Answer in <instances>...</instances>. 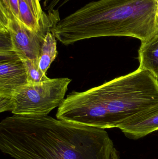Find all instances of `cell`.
I'll use <instances>...</instances> for the list:
<instances>
[{
	"mask_svg": "<svg viewBox=\"0 0 158 159\" xmlns=\"http://www.w3.org/2000/svg\"><path fill=\"white\" fill-rule=\"evenodd\" d=\"M104 129L47 116L15 115L0 122V149L15 159H111Z\"/></svg>",
	"mask_w": 158,
	"mask_h": 159,
	"instance_id": "6da1fadb",
	"label": "cell"
},
{
	"mask_svg": "<svg viewBox=\"0 0 158 159\" xmlns=\"http://www.w3.org/2000/svg\"><path fill=\"white\" fill-rule=\"evenodd\" d=\"M158 0H98L60 20L51 32L65 45L85 39L127 36L147 42L158 33Z\"/></svg>",
	"mask_w": 158,
	"mask_h": 159,
	"instance_id": "7a4b0ae2",
	"label": "cell"
},
{
	"mask_svg": "<svg viewBox=\"0 0 158 159\" xmlns=\"http://www.w3.org/2000/svg\"><path fill=\"white\" fill-rule=\"evenodd\" d=\"M89 90L107 111L113 128L158 105V78L139 68Z\"/></svg>",
	"mask_w": 158,
	"mask_h": 159,
	"instance_id": "3957f363",
	"label": "cell"
},
{
	"mask_svg": "<svg viewBox=\"0 0 158 159\" xmlns=\"http://www.w3.org/2000/svg\"><path fill=\"white\" fill-rule=\"evenodd\" d=\"M71 81L67 77L50 78L22 86L11 98V112L18 116H47L62 103Z\"/></svg>",
	"mask_w": 158,
	"mask_h": 159,
	"instance_id": "277c9868",
	"label": "cell"
},
{
	"mask_svg": "<svg viewBox=\"0 0 158 159\" xmlns=\"http://www.w3.org/2000/svg\"><path fill=\"white\" fill-rule=\"evenodd\" d=\"M0 28L9 33L14 51L21 60H39L41 48L46 34L36 33L17 20L0 6Z\"/></svg>",
	"mask_w": 158,
	"mask_h": 159,
	"instance_id": "5b68a950",
	"label": "cell"
},
{
	"mask_svg": "<svg viewBox=\"0 0 158 159\" xmlns=\"http://www.w3.org/2000/svg\"><path fill=\"white\" fill-rule=\"evenodd\" d=\"M28 83L24 63L18 57L0 60V97L12 98Z\"/></svg>",
	"mask_w": 158,
	"mask_h": 159,
	"instance_id": "8992f818",
	"label": "cell"
},
{
	"mask_svg": "<svg viewBox=\"0 0 158 159\" xmlns=\"http://www.w3.org/2000/svg\"><path fill=\"white\" fill-rule=\"evenodd\" d=\"M129 139L138 140L158 130V105L118 127Z\"/></svg>",
	"mask_w": 158,
	"mask_h": 159,
	"instance_id": "52a82bcc",
	"label": "cell"
},
{
	"mask_svg": "<svg viewBox=\"0 0 158 159\" xmlns=\"http://www.w3.org/2000/svg\"><path fill=\"white\" fill-rule=\"evenodd\" d=\"M139 69L149 72L158 78V33L141 43L138 50Z\"/></svg>",
	"mask_w": 158,
	"mask_h": 159,
	"instance_id": "ba28073f",
	"label": "cell"
},
{
	"mask_svg": "<svg viewBox=\"0 0 158 159\" xmlns=\"http://www.w3.org/2000/svg\"><path fill=\"white\" fill-rule=\"evenodd\" d=\"M56 37L51 32L47 33L41 48L39 65L44 73L46 74L58 55Z\"/></svg>",
	"mask_w": 158,
	"mask_h": 159,
	"instance_id": "9c48e42d",
	"label": "cell"
},
{
	"mask_svg": "<svg viewBox=\"0 0 158 159\" xmlns=\"http://www.w3.org/2000/svg\"><path fill=\"white\" fill-rule=\"evenodd\" d=\"M37 20L43 26L53 27L59 20L58 14L44 12L40 0H25Z\"/></svg>",
	"mask_w": 158,
	"mask_h": 159,
	"instance_id": "30bf717a",
	"label": "cell"
},
{
	"mask_svg": "<svg viewBox=\"0 0 158 159\" xmlns=\"http://www.w3.org/2000/svg\"><path fill=\"white\" fill-rule=\"evenodd\" d=\"M21 60L23 61L26 69L28 83H39L50 79L46 76V74L44 73L39 67V60L24 59Z\"/></svg>",
	"mask_w": 158,
	"mask_h": 159,
	"instance_id": "8fae6325",
	"label": "cell"
},
{
	"mask_svg": "<svg viewBox=\"0 0 158 159\" xmlns=\"http://www.w3.org/2000/svg\"><path fill=\"white\" fill-rule=\"evenodd\" d=\"M0 6L5 7L17 20L21 22L19 14V0H0Z\"/></svg>",
	"mask_w": 158,
	"mask_h": 159,
	"instance_id": "7c38bea8",
	"label": "cell"
},
{
	"mask_svg": "<svg viewBox=\"0 0 158 159\" xmlns=\"http://www.w3.org/2000/svg\"><path fill=\"white\" fill-rule=\"evenodd\" d=\"M111 159H120L119 155L117 149L114 148L112 153Z\"/></svg>",
	"mask_w": 158,
	"mask_h": 159,
	"instance_id": "4fadbf2b",
	"label": "cell"
},
{
	"mask_svg": "<svg viewBox=\"0 0 158 159\" xmlns=\"http://www.w3.org/2000/svg\"><path fill=\"white\" fill-rule=\"evenodd\" d=\"M157 15H158V10H157Z\"/></svg>",
	"mask_w": 158,
	"mask_h": 159,
	"instance_id": "5bb4252c",
	"label": "cell"
}]
</instances>
